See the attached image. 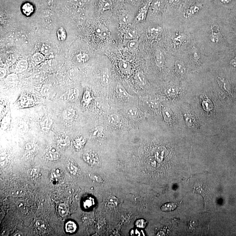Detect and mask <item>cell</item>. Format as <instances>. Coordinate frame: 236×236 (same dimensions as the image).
<instances>
[{
  "label": "cell",
  "instance_id": "7402d4cb",
  "mask_svg": "<svg viewBox=\"0 0 236 236\" xmlns=\"http://www.w3.org/2000/svg\"><path fill=\"white\" fill-rule=\"evenodd\" d=\"M75 111L73 109H67L64 111L62 113V115L66 119H71L75 115Z\"/></svg>",
  "mask_w": 236,
  "mask_h": 236
},
{
  "label": "cell",
  "instance_id": "bcb514c9",
  "mask_svg": "<svg viewBox=\"0 0 236 236\" xmlns=\"http://www.w3.org/2000/svg\"><path fill=\"white\" fill-rule=\"evenodd\" d=\"M48 91L49 90L47 88H43V89H42V91H41V94H42V95L45 96V95H47V94H48Z\"/></svg>",
  "mask_w": 236,
  "mask_h": 236
},
{
  "label": "cell",
  "instance_id": "8d00e7d4",
  "mask_svg": "<svg viewBox=\"0 0 236 236\" xmlns=\"http://www.w3.org/2000/svg\"><path fill=\"white\" fill-rule=\"evenodd\" d=\"M18 80L17 75L15 74H11L7 77L6 79V82L9 84H13L16 83Z\"/></svg>",
  "mask_w": 236,
  "mask_h": 236
},
{
  "label": "cell",
  "instance_id": "7c38bea8",
  "mask_svg": "<svg viewBox=\"0 0 236 236\" xmlns=\"http://www.w3.org/2000/svg\"><path fill=\"white\" fill-rule=\"evenodd\" d=\"M115 91L118 94L123 98H127L129 97L128 93L127 92L125 88L121 85H117L116 86Z\"/></svg>",
  "mask_w": 236,
  "mask_h": 236
},
{
  "label": "cell",
  "instance_id": "603a6c76",
  "mask_svg": "<svg viewBox=\"0 0 236 236\" xmlns=\"http://www.w3.org/2000/svg\"><path fill=\"white\" fill-rule=\"evenodd\" d=\"M57 38L60 41H64L67 38V33L63 28H60L57 31Z\"/></svg>",
  "mask_w": 236,
  "mask_h": 236
},
{
  "label": "cell",
  "instance_id": "cb8c5ba5",
  "mask_svg": "<svg viewBox=\"0 0 236 236\" xmlns=\"http://www.w3.org/2000/svg\"><path fill=\"white\" fill-rule=\"evenodd\" d=\"M89 59L88 55L85 52L79 53L77 56V61L79 63L83 64L86 63L88 61Z\"/></svg>",
  "mask_w": 236,
  "mask_h": 236
},
{
  "label": "cell",
  "instance_id": "db71d44e",
  "mask_svg": "<svg viewBox=\"0 0 236 236\" xmlns=\"http://www.w3.org/2000/svg\"><path fill=\"white\" fill-rule=\"evenodd\" d=\"M230 63L233 66L236 67V59L232 60Z\"/></svg>",
  "mask_w": 236,
  "mask_h": 236
},
{
  "label": "cell",
  "instance_id": "5bb4252c",
  "mask_svg": "<svg viewBox=\"0 0 236 236\" xmlns=\"http://www.w3.org/2000/svg\"><path fill=\"white\" fill-rule=\"evenodd\" d=\"M77 226L76 223L73 221H69L65 225V229L67 232L70 233H73L77 230Z\"/></svg>",
  "mask_w": 236,
  "mask_h": 236
},
{
  "label": "cell",
  "instance_id": "83f0119b",
  "mask_svg": "<svg viewBox=\"0 0 236 236\" xmlns=\"http://www.w3.org/2000/svg\"><path fill=\"white\" fill-rule=\"evenodd\" d=\"M119 121L118 115L115 114L110 115L108 118V122L112 125H116Z\"/></svg>",
  "mask_w": 236,
  "mask_h": 236
},
{
  "label": "cell",
  "instance_id": "9c48e42d",
  "mask_svg": "<svg viewBox=\"0 0 236 236\" xmlns=\"http://www.w3.org/2000/svg\"><path fill=\"white\" fill-rule=\"evenodd\" d=\"M101 79H102V82H103L104 85H109L110 82V77L109 72L108 69L105 68L103 70L102 73V75H101Z\"/></svg>",
  "mask_w": 236,
  "mask_h": 236
},
{
  "label": "cell",
  "instance_id": "7a4b0ae2",
  "mask_svg": "<svg viewBox=\"0 0 236 236\" xmlns=\"http://www.w3.org/2000/svg\"><path fill=\"white\" fill-rule=\"evenodd\" d=\"M202 7V4L200 3H197L193 4L189 7L185 11V13H184V17L185 18H189L191 16H193L196 13L199 12Z\"/></svg>",
  "mask_w": 236,
  "mask_h": 236
},
{
  "label": "cell",
  "instance_id": "11a10c76",
  "mask_svg": "<svg viewBox=\"0 0 236 236\" xmlns=\"http://www.w3.org/2000/svg\"><path fill=\"white\" fill-rule=\"evenodd\" d=\"M221 2L223 4L228 3L231 1V0H220Z\"/></svg>",
  "mask_w": 236,
  "mask_h": 236
},
{
  "label": "cell",
  "instance_id": "30bf717a",
  "mask_svg": "<svg viewBox=\"0 0 236 236\" xmlns=\"http://www.w3.org/2000/svg\"><path fill=\"white\" fill-rule=\"evenodd\" d=\"M177 207V205L174 202H170L164 204L161 206V211L164 212H170L175 210Z\"/></svg>",
  "mask_w": 236,
  "mask_h": 236
},
{
  "label": "cell",
  "instance_id": "e575fe53",
  "mask_svg": "<svg viewBox=\"0 0 236 236\" xmlns=\"http://www.w3.org/2000/svg\"><path fill=\"white\" fill-rule=\"evenodd\" d=\"M219 80L218 81L219 83L221 84V85L222 86L223 89L225 91H226L227 92L230 93L229 90H230V88L229 87V85H228L227 82H225V79H221V78H219Z\"/></svg>",
  "mask_w": 236,
  "mask_h": 236
},
{
  "label": "cell",
  "instance_id": "2e32d148",
  "mask_svg": "<svg viewBox=\"0 0 236 236\" xmlns=\"http://www.w3.org/2000/svg\"><path fill=\"white\" fill-rule=\"evenodd\" d=\"M60 155L55 149L50 150L47 154V157L49 160L52 161L58 160L60 158Z\"/></svg>",
  "mask_w": 236,
  "mask_h": 236
},
{
  "label": "cell",
  "instance_id": "c3c4849f",
  "mask_svg": "<svg viewBox=\"0 0 236 236\" xmlns=\"http://www.w3.org/2000/svg\"><path fill=\"white\" fill-rule=\"evenodd\" d=\"M6 74V70L4 69H1V71H0V75H1V78H3L5 76Z\"/></svg>",
  "mask_w": 236,
  "mask_h": 236
},
{
  "label": "cell",
  "instance_id": "1f68e13d",
  "mask_svg": "<svg viewBox=\"0 0 236 236\" xmlns=\"http://www.w3.org/2000/svg\"><path fill=\"white\" fill-rule=\"evenodd\" d=\"M41 51L43 54L48 55L51 52V47L48 45L43 44L41 47Z\"/></svg>",
  "mask_w": 236,
  "mask_h": 236
},
{
  "label": "cell",
  "instance_id": "ffe728a7",
  "mask_svg": "<svg viewBox=\"0 0 236 236\" xmlns=\"http://www.w3.org/2000/svg\"><path fill=\"white\" fill-rule=\"evenodd\" d=\"M131 20L130 16L127 13L122 14L119 17V22L123 25L127 24Z\"/></svg>",
  "mask_w": 236,
  "mask_h": 236
},
{
  "label": "cell",
  "instance_id": "9f6ffc18",
  "mask_svg": "<svg viewBox=\"0 0 236 236\" xmlns=\"http://www.w3.org/2000/svg\"><path fill=\"white\" fill-rule=\"evenodd\" d=\"M138 0H128L129 1L131 2L135 3Z\"/></svg>",
  "mask_w": 236,
  "mask_h": 236
},
{
  "label": "cell",
  "instance_id": "ab89813d",
  "mask_svg": "<svg viewBox=\"0 0 236 236\" xmlns=\"http://www.w3.org/2000/svg\"><path fill=\"white\" fill-rule=\"evenodd\" d=\"M103 130V128L101 127H98L95 128V130L93 133V135L95 136H98L100 135L102 133Z\"/></svg>",
  "mask_w": 236,
  "mask_h": 236
},
{
  "label": "cell",
  "instance_id": "d6986e66",
  "mask_svg": "<svg viewBox=\"0 0 236 236\" xmlns=\"http://www.w3.org/2000/svg\"><path fill=\"white\" fill-rule=\"evenodd\" d=\"M52 121L50 118H46L41 123V128L44 131H47L51 128Z\"/></svg>",
  "mask_w": 236,
  "mask_h": 236
},
{
  "label": "cell",
  "instance_id": "5b68a950",
  "mask_svg": "<svg viewBox=\"0 0 236 236\" xmlns=\"http://www.w3.org/2000/svg\"><path fill=\"white\" fill-rule=\"evenodd\" d=\"M23 14L26 16H31L34 11L33 5L29 2L25 3L21 7Z\"/></svg>",
  "mask_w": 236,
  "mask_h": 236
},
{
  "label": "cell",
  "instance_id": "4316f807",
  "mask_svg": "<svg viewBox=\"0 0 236 236\" xmlns=\"http://www.w3.org/2000/svg\"><path fill=\"white\" fill-rule=\"evenodd\" d=\"M126 113L129 117L131 118H135L138 115V113L137 109L135 108H129L126 110Z\"/></svg>",
  "mask_w": 236,
  "mask_h": 236
},
{
  "label": "cell",
  "instance_id": "7dc6e473",
  "mask_svg": "<svg viewBox=\"0 0 236 236\" xmlns=\"http://www.w3.org/2000/svg\"><path fill=\"white\" fill-rule=\"evenodd\" d=\"M14 193H15L16 194V195L17 196H21L24 193V192H23V190H16V191H15Z\"/></svg>",
  "mask_w": 236,
  "mask_h": 236
},
{
  "label": "cell",
  "instance_id": "74e56055",
  "mask_svg": "<svg viewBox=\"0 0 236 236\" xmlns=\"http://www.w3.org/2000/svg\"><path fill=\"white\" fill-rule=\"evenodd\" d=\"M108 203L109 205L111 206H112L113 207H115L118 204V202H117V199L115 198V197H113L112 196H110L109 198V200H108Z\"/></svg>",
  "mask_w": 236,
  "mask_h": 236
},
{
  "label": "cell",
  "instance_id": "9a60e30c",
  "mask_svg": "<svg viewBox=\"0 0 236 236\" xmlns=\"http://www.w3.org/2000/svg\"><path fill=\"white\" fill-rule=\"evenodd\" d=\"M44 60V57L42 53L36 52L32 56V61L36 65L39 64Z\"/></svg>",
  "mask_w": 236,
  "mask_h": 236
},
{
  "label": "cell",
  "instance_id": "d590c367",
  "mask_svg": "<svg viewBox=\"0 0 236 236\" xmlns=\"http://www.w3.org/2000/svg\"><path fill=\"white\" fill-rule=\"evenodd\" d=\"M18 128L20 132L25 133L28 130V127L25 122H21L18 125Z\"/></svg>",
  "mask_w": 236,
  "mask_h": 236
},
{
  "label": "cell",
  "instance_id": "681fc988",
  "mask_svg": "<svg viewBox=\"0 0 236 236\" xmlns=\"http://www.w3.org/2000/svg\"><path fill=\"white\" fill-rule=\"evenodd\" d=\"M59 144H60L61 147H65V146H67V141L66 140H61L59 143Z\"/></svg>",
  "mask_w": 236,
  "mask_h": 236
},
{
  "label": "cell",
  "instance_id": "f6af8a7d",
  "mask_svg": "<svg viewBox=\"0 0 236 236\" xmlns=\"http://www.w3.org/2000/svg\"><path fill=\"white\" fill-rule=\"evenodd\" d=\"M210 101H206V102H203V107H204V109L205 108H206V109H205V110H209V108H208V107L209 106H212V104H211V105H209L210 104Z\"/></svg>",
  "mask_w": 236,
  "mask_h": 236
},
{
  "label": "cell",
  "instance_id": "52a82bcc",
  "mask_svg": "<svg viewBox=\"0 0 236 236\" xmlns=\"http://www.w3.org/2000/svg\"><path fill=\"white\" fill-rule=\"evenodd\" d=\"M118 66L121 72L124 74H128L130 72V66L127 62L124 61H121L119 62Z\"/></svg>",
  "mask_w": 236,
  "mask_h": 236
},
{
  "label": "cell",
  "instance_id": "4dcf8cb0",
  "mask_svg": "<svg viewBox=\"0 0 236 236\" xmlns=\"http://www.w3.org/2000/svg\"><path fill=\"white\" fill-rule=\"evenodd\" d=\"M135 226L137 228L143 229L145 228L147 226V223L145 220L141 219L136 221L135 222Z\"/></svg>",
  "mask_w": 236,
  "mask_h": 236
},
{
  "label": "cell",
  "instance_id": "ac0fdd59",
  "mask_svg": "<svg viewBox=\"0 0 236 236\" xmlns=\"http://www.w3.org/2000/svg\"><path fill=\"white\" fill-rule=\"evenodd\" d=\"M135 78L139 84L141 85H145L147 84V79L144 74L141 72L136 73Z\"/></svg>",
  "mask_w": 236,
  "mask_h": 236
},
{
  "label": "cell",
  "instance_id": "6da1fadb",
  "mask_svg": "<svg viewBox=\"0 0 236 236\" xmlns=\"http://www.w3.org/2000/svg\"><path fill=\"white\" fill-rule=\"evenodd\" d=\"M151 3V1H150L140 8L136 17V20L139 22L145 20Z\"/></svg>",
  "mask_w": 236,
  "mask_h": 236
},
{
  "label": "cell",
  "instance_id": "b9f144b4",
  "mask_svg": "<svg viewBox=\"0 0 236 236\" xmlns=\"http://www.w3.org/2000/svg\"><path fill=\"white\" fill-rule=\"evenodd\" d=\"M93 204V200L91 199H88V200H86L84 203V206L85 208H88L92 206Z\"/></svg>",
  "mask_w": 236,
  "mask_h": 236
},
{
  "label": "cell",
  "instance_id": "f546056e",
  "mask_svg": "<svg viewBox=\"0 0 236 236\" xmlns=\"http://www.w3.org/2000/svg\"><path fill=\"white\" fill-rule=\"evenodd\" d=\"M78 95H79V93L77 90H71L69 93L68 99L71 101H75L77 100Z\"/></svg>",
  "mask_w": 236,
  "mask_h": 236
},
{
  "label": "cell",
  "instance_id": "816d5d0a",
  "mask_svg": "<svg viewBox=\"0 0 236 236\" xmlns=\"http://www.w3.org/2000/svg\"><path fill=\"white\" fill-rule=\"evenodd\" d=\"M181 0H170V2L173 4H177L180 2Z\"/></svg>",
  "mask_w": 236,
  "mask_h": 236
},
{
  "label": "cell",
  "instance_id": "7bdbcfd3",
  "mask_svg": "<svg viewBox=\"0 0 236 236\" xmlns=\"http://www.w3.org/2000/svg\"><path fill=\"white\" fill-rule=\"evenodd\" d=\"M176 92V89L175 88H169L168 89L166 90L165 92L167 94H173L174 93Z\"/></svg>",
  "mask_w": 236,
  "mask_h": 236
},
{
  "label": "cell",
  "instance_id": "ee69618b",
  "mask_svg": "<svg viewBox=\"0 0 236 236\" xmlns=\"http://www.w3.org/2000/svg\"><path fill=\"white\" fill-rule=\"evenodd\" d=\"M34 148H35V146L34 144L31 143H28L25 146V149L28 151H32L34 150Z\"/></svg>",
  "mask_w": 236,
  "mask_h": 236
},
{
  "label": "cell",
  "instance_id": "484cf974",
  "mask_svg": "<svg viewBox=\"0 0 236 236\" xmlns=\"http://www.w3.org/2000/svg\"><path fill=\"white\" fill-rule=\"evenodd\" d=\"M68 211V209L66 204L61 203L59 205L58 207V212L60 216L62 217H65L67 214Z\"/></svg>",
  "mask_w": 236,
  "mask_h": 236
},
{
  "label": "cell",
  "instance_id": "8fae6325",
  "mask_svg": "<svg viewBox=\"0 0 236 236\" xmlns=\"http://www.w3.org/2000/svg\"><path fill=\"white\" fill-rule=\"evenodd\" d=\"M28 67V63L25 60H22L17 64L16 70L17 72L20 73L25 71Z\"/></svg>",
  "mask_w": 236,
  "mask_h": 236
},
{
  "label": "cell",
  "instance_id": "836d02e7",
  "mask_svg": "<svg viewBox=\"0 0 236 236\" xmlns=\"http://www.w3.org/2000/svg\"><path fill=\"white\" fill-rule=\"evenodd\" d=\"M130 235L132 236H145V233L141 229L137 228V229L132 230L130 232Z\"/></svg>",
  "mask_w": 236,
  "mask_h": 236
},
{
  "label": "cell",
  "instance_id": "d4e9b609",
  "mask_svg": "<svg viewBox=\"0 0 236 236\" xmlns=\"http://www.w3.org/2000/svg\"><path fill=\"white\" fill-rule=\"evenodd\" d=\"M67 169L73 175H76L77 171V168L75 163L72 160H69L67 163Z\"/></svg>",
  "mask_w": 236,
  "mask_h": 236
},
{
  "label": "cell",
  "instance_id": "d6a6232c",
  "mask_svg": "<svg viewBox=\"0 0 236 236\" xmlns=\"http://www.w3.org/2000/svg\"><path fill=\"white\" fill-rule=\"evenodd\" d=\"M39 172V169L37 168H33L29 169L28 171L27 174L30 177H33L38 175Z\"/></svg>",
  "mask_w": 236,
  "mask_h": 236
},
{
  "label": "cell",
  "instance_id": "8992f818",
  "mask_svg": "<svg viewBox=\"0 0 236 236\" xmlns=\"http://www.w3.org/2000/svg\"><path fill=\"white\" fill-rule=\"evenodd\" d=\"M220 35L219 27L217 25H214L211 27V41L217 43L219 41V37Z\"/></svg>",
  "mask_w": 236,
  "mask_h": 236
},
{
  "label": "cell",
  "instance_id": "60d3db41",
  "mask_svg": "<svg viewBox=\"0 0 236 236\" xmlns=\"http://www.w3.org/2000/svg\"><path fill=\"white\" fill-rule=\"evenodd\" d=\"M164 118L166 121H169L170 119V117H171V113H170V111L169 110L165 109L164 111Z\"/></svg>",
  "mask_w": 236,
  "mask_h": 236
},
{
  "label": "cell",
  "instance_id": "4fadbf2b",
  "mask_svg": "<svg viewBox=\"0 0 236 236\" xmlns=\"http://www.w3.org/2000/svg\"><path fill=\"white\" fill-rule=\"evenodd\" d=\"M175 66L177 72L181 74H184L185 72L186 69L183 62L180 61H176L175 62Z\"/></svg>",
  "mask_w": 236,
  "mask_h": 236
},
{
  "label": "cell",
  "instance_id": "f35d334b",
  "mask_svg": "<svg viewBox=\"0 0 236 236\" xmlns=\"http://www.w3.org/2000/svg\"><path fill=\"white\" fill-rule=\"evenodd\" d=\"M36 225L38 228L41 230H44L46 228V225L44 222L41 220H38L36 221Z\"/></svg>",
  "mask_w": 236,
  "mask_h": 236
},
{
  "label": "cell",
  "instance_id": "ba28073f",
  "mask_svg": "<svg viewBox=\"0 0 236 236\" xmlns=\"http://www.w3.org/2000/svg\"><path fill=\"white\" fill-rule=\"evenodd\" d=\"M112 4L111 0H101L100 3V8L102 12L110 10L112 7Z\"/></svg>",
  "mask_w": 236,
  "mask_h": 236
},
{
  "label": "cell",
  "instance_id": "f5cc1de1",
  "mask_svg": "<svg viewBox=\"0 0 236 236\" xmlns=\"http://www.w3.org/2000/svg\"><path fill=\"white\" fill-rule=\"evenodd\" d=\"M89 94L88 92H86L85 93V95H84V99L85 102H87L88 101V97H89Z\"/></svg>",
  "mask_w": 236,
  "mask_h": 236
},
{
  "label": "cell",
  "instance_id": "277c9868",
  "mask_svg": "<svg viewBox=\"0 0 236 236\" xmlns=\"http://www.w3.org/2000/svg\"><path fill=\"white\" fill-rule=\"evenodd\" d=\"M155 63L159 67H162L164 66L165 62V57L161 50L158 49L156 50L155 54Z\"/></svg>",
  "mask_w": 236,
  "mask_h": 236
},
{
  "label": "cell",
  "instance_id": "f907efd6",
  "mask_svg": "<svg viewBox=\"0 0 236 236\" xmlns=\"http://www.w3.org/2000/svg\"><path fill=\"white\" fill-rule=\"evenodd\" d=\"M182 36H178V37H177V38H175V41L176 43H181L182 41H181V40H182Z\"/></svg>",
  "mask_w": 236,
  "mask_h": 236
},
{
  "label": "cell",
  "instance_id": "44dd1931",
  "mask_svg": "<svg viewBox=\"0 0 236 236\" xmlns=\"http://www.w3.org/2000/svg\"><path fill=\"white\" fill-rule=\"evenodd\" d=\"M138 35V32L135 29L130 28L127 31L125 36L127 39L131 40L135 39Z\"/></svg>",
  "mask_w": 236,
  "mask_h": 236
},
{
  "label": "cell",
  "instance_id": "e0dca14e",
  "mask_svg": "<svg viewBox=\"0 0 236 236\" xmlns=\"http://www.w3.org/2000/svg\"><path fill=\"white\" fill-rule=\"evenodd\" d=\"M127 48L132 51H134L137 49L139 46V42L136 39L130 40L127 43Z\"/></svg>",
  "mask_w": 236,
  "mask_h": 236
},
{
  "label": "cell",
  "instance_id": "3957f363",
  "mask_svg": "<svg viewBox=\"0 0 236 236\" xmlns=\"http://www.w3.org/2000/svg\"><path fill=\"white\" fill-rule=\"evenodd\" d=\"M163 28L160 26H150L148 28L147 33L149 37L153 39L158 37L163 32Z\"/></svg>",
  "mask_w": 236,
  "mask_h": 236
},
{
  "label": "cell",
  "instance_id": "f1b7e54d",
  "mask_svg": "<svg viewBox=\"0 0 236 236\" xmlns=\"http://www.w3.org/2000/svg\"><path fill=\"white\" fill-rule=\"evenodd\" d=\"M96 32L98 36L102 38H106L108 36L107 30L104 28L103 27L100 26H98V28L96 29Z\"/></svg>",
  "mask_w": 236,
  "mask_h": 236
}]
</instances>
